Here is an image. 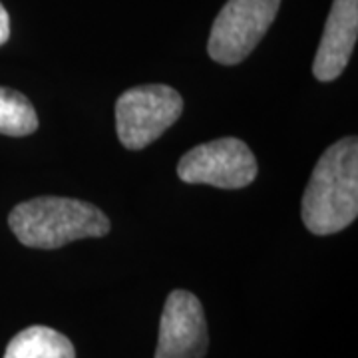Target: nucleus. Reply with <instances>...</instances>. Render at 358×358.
<instances>
[{
	"instance_id": "obj_1",
	"label": "nucleus",
	"mask_w": 358,
	"mask_h": 358,
	"mask_svg": "<svg viewBox=\"0 0 358 358\" xmlns=\"http://www.w3.org/2000/svg\"><path fill=\"white\" fill-rule=\"evenodd\" d=\"M358 215V141L345 138L320 155L307 189L301 217L310 233L333 235Z\"/></svg>"
},
{
	"instance_id": "obj_2",
	"label": "nucleus",
	"mask_w": 358,
	"mask_h": 358,
	"mask_svg": "<svg viewBox=\"0 0 358 358\" xmlns=\"http://www.w3.org/2000/svg\"><path fill=\"white\" fill-rule=\"evenodd\" d=\"M8 225L16 239L32 249H60L78 239L103 237L112 229L96 205L50 195L16 205Z\"/></svg>"
},
{
	"instance_id": "obj_3",
	"label": "nucleus",
	"mask_w": 358,
	"mask_h": 358,
	"mask_svg": "<svg viewBox=\"0 0 358 358\" xmlns=\"http://www.w3.org/2000/svg\"><path fill=\"white\" fill-rule=\"evenodd\" d=\"M181 112V94L166 84L129 88L115 102L117 138L128 150H143L171 128Z\"/></svg>"
},
{
	"instance_id": "obj_4",
	"label": "nucleus",
	"mask_w": 358,
	"mask_h": 358,
	"mask_svg": "<svg viewBox=\"0 0 358 358\" xmlns=\"http://www.w3.org/2000/svg\"><path fill=\"white\" fill-rule=\"evenodd\" d=\"M281 0H227L207 42L209 56L223 66H235L255 50L267 34Z\"/></svg>"
},
{
	"instance_id": "obj_5",
	"label": "nucleus",
	"mask_w": 358,
	"mask_h": 358,
	"mask_svg": "<svg viewBox=\"0 0 358 358\" xmlns=\"http://www.w3.org/2000/svg\"><path fill=\"white\" fill-rule=\"evenodd\" d=\"M257 159L251 148L237 138L201 143L179 159L178 176L185 183H203L219 189H241L257 178Z\"/></svg>"
},
{
	"instance_id": "obj_6",
	"label": "nucleus",
	"mask_w": 358,
	"mask_h": 358,
	"mask_svg": "<svg viewBox=\"0 0 358 358\" xmlns=\"http://www.w3.org/2000/svg\"><path fill=\"white\" fill-rule=\"evenodd\" d=\"M207 346L209 333L199 299L189 291H171L159 320L155 358H203Z\"/></svg>"
},
{
	"instance_id": "obj_7",
	"label": "nucleus",
	"mask_w": 358,
	"mask_h": 358,
	"mask_svg": "<svg viewBox=\"0 0 358 358\" xmlns=\"http://www.w3.org/2000/svg\"><path fill=\"white\" fill-rule=\"evenodd\" d=\"M358 36V0H333L322 40L313 62L319 82H333L345 72Z\"/></svg>"
},
{
	"instance_id": "obj_8",
	"label": "nucleus",
	"mask_w": 358,
	"mask_h": 358,
	"mask_svg": "<svg viewBox=\"0 0 358 358\" xmlns=\"http://www.w3.org/2000/svg\"><path fill=\"white\" fill-rule=\"evenodd\" d=\"M4 358H76L74 345L50 327H28L6 346Z\"/></svg>"
},
{
	"instance_id": "obj_9",
	"label": "nucleus",
	"mask_w": 358,
	"mask_h": 358,
	"mask_svg": "<svg viewBox=\"0 0 358 358\" xmlns=\"http://www.w3.org/2000/svg\"><path fill=\"white\" fill-rule=\"evenodd\" d=\"M38 129V115L24 94L0 86V134L22 138Z\"/></svg>"
},
{
	"instance_id": "obj_10",
	"label": "nucleus",
	"mask_w": 358,
	"mask_h": 358,
	"mask_svg": "<svg viewBox=\"0 0 358 358\" xmlns=\"http://www.w3.org/2000/svg\"><path fill=\"white\" fill-rule=\"evenodd\" d=\"M10 38V18L6 8L0 4V46L6 44V40Z\"/></svg>"
}]
</instances>
